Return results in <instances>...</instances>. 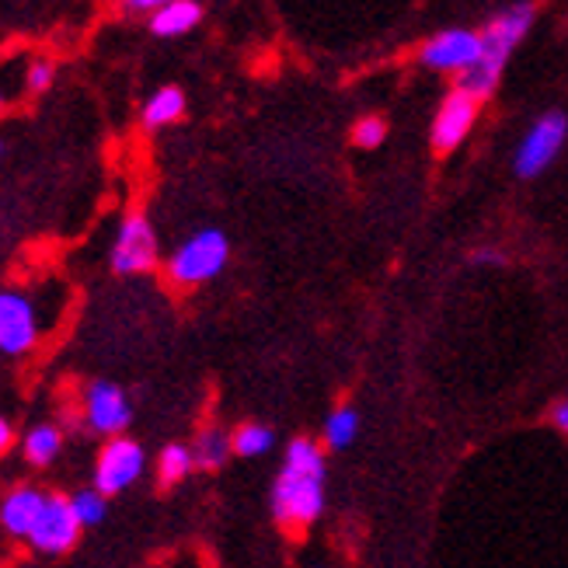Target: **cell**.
<instances>
[{
	"label": "cell",
	"instance_id": "cell-21",
	"mask_svg": "<svg viewBox=\"0 0 568 568\" xmlns=\"http://www.w3.org/2000/svg\"><path fill=\"white\" fill-rule=\"evenodd\" d=\"M53 81H57V63H53V60H45V57L32 60L29 70H24V88H29L32 94H42Z\"/></svg>",
	"mask_w": 568,
	"mask_h": 568
},
{
	"label": "cell",
	"instance_id": "cell-27",
	"mask_svg": "<svg viewBox=\"0 0 568 568\" xmlns=\"http://www.w3.org/2000/svg\"><path fill=\"white\" fill-rule=\"evenodd\" d=\"M4 109H8V98H4V91H0V115H4Z\"/></svg>",
	"mask_w": 568,
	"mask_h": 568
},
{
	"label": "cell",
	"instance_id": "cell-12",
	"mask_svg": "<svg viewBox=\"0 0 568 568\" xmlns=\"http://www.w3.org/2000/svg\"><path fill=\"white\" fill-rule=\"evenodd\" d=\"M45 496L49 491L36 485H14L11 491H4V499H0V527L18 540H29L39 513L45 506Z\"/></svg>",
	"mask_w": 568,
	"mask_h": 568
},
{
	"label": "cell",
	"instance_id": "cell-9",
	"mask_svg": "<svg viewBox=\"0 0 568 568\" xmlns=\"http://www.w3.org/2000/svg\"><path fill=\"white\" fill-rule=\"evenodd\" d=\"M81 415L91 433L98 436H126L130 423H133V405L126 398V390L112 381H91L84 387V402H81Z\"/></svg>",
	"mask_w": 568,
	"mask_h": 568
},
{
	"label": "cell",
	"instance_id": "cell-4",
	"mask_svg": "<svg viewBox=\"0 0 568 568\" xmlns=\"http://www.w3.org/2000/svg\"><path fill=\"white\" fill-rule=\"evenodd\" d=\"M227 262H231L227 234L216 227H203L171 252V258L164 262V273L179 290H192L216 280L227 268Z\"/></svg>",
	"mask_w": 568,
	"mask_h": 568
},
{
	"label": "cell",
	"instance_id": "cell-26",
	"mask_svg": "<svg viewBox=\"0 0 568 568\" xmlns=\"http://www.w3.org/2000/svg\"><path fill=\"white\" fill-rule=\"evenodd\" d=\"M475 258H478V262H503V255H496V252H478Z\"/></svg>",
	"mask_w": 568,
	"mask_h": 568
},
{
	"label": "cell",
	"instance_id": "cell-11",
	"mask_svg": "<svg viewBox=\"0 0 568 568\" xmlns=\"http://www.w3.org/2000/svg\"><path fill=\"white\" fill-rule=\"evenodd\" d=\"M481 57V36L467 32V29H450L439 32L423 45V63L433 70H471Z\"/></svg>",
	"mask_w": 568,
	"mask_h": 568
},
{
	"label": "cell",
	"instance_id": "cell-3",
	"mask_svg": "<svg viewBox=\"0 0 568 568\" xmlns=\"http://www.w3.org/2000/svg\"><path fill=\"white\" fill-rule=\"evenodd\" d=\"M534 14H537L534 4H516V8L503 11L499 18H491L485 24V32H481V57H478V63L471 70L460 73L457 88L467 91L471 98H478V102L496 91L503 70H506L509 53L516 49V42H520L530 32Z\"/></svg>",
	"mask_w": 568,
	"mask_h": 568
},
{
	"label": "cell",
	"instance_id": "cell-10",
	"mask_svg": "<svg viewBox=\"0 0 568 568\" xmlns=\"http://www.w3.org/2000/svg\"><path fill=\"white\" fill-rule=\"evenodd\" d=\"M475 119H478V98L454 88L447 94V102L439 105V115L433 122V151L450 154L454 146H460V140L471 133Z\"/></svg>",
	"mask_w": 568,
	"mask_h": 568
},
{
	"label": "cell",
	"instance_id": "cell-8",
	"mask_svg": "<svg viewBox=\"0 0 568 568\" xmlns=\"http://www.w3.org/2000/svg\"><path fill=\"white\" fill-rule=\"evenodd\" d=\"M565 136H568V115L565 112H545L540 115L530 133L524 136V143L516 146V158H513V168L520 179H537L540 171H545L565 146Z\"/></svg>",
	"mask_w": 568,
	"mask_h": 568
},
{
	"label": "cell",
	"instance_id": "cell-7",
	"mask_svg": "<svg viewBox=\"0 0 568 568\" xmlns=\"http://www.w3.org/2000/svg\"><path fill=\"white\" fill-rule=\"evenodd\" d=\"M81 520H78V513H73L70 506V496H60V491H49L45 496V506L39 513V520L29 534V545L32 551L39 555H49V558H57V555H67L78 548V540H81Z\"/></svg>",
	"mask_w": 568,
	"mask_h": 568
},
{
	"label": "cell",
	"instance_id": "cell-13",
	"mask_svg": "<svg viewBox=\"0 0 568 568\" xmlns=\"http://www.w3.org/2000/svg\"><path fill=\"white\" fill-rule=\"evenodd\" d=\"M200 18H203L200 0H175V4H164L151 14V32L161 39H175L192 32Z\"/></svg>",
	"mask_w": 568,
	"mask_h": 568
},
{
	"label": "cell",
	"instance_id": "cell-24",
	"mask_svg": "<svg viewBox=\"0 0 568 568\" xmlns=\"http://www.w3.org/2000/svg\"><path fill=\"white\" fill-rule=\"evenodd\" d=\"M14 447V426L8 415H0V457H8Z\"/></svg>",
	"mask_w": 568,
	"mask_h": 568
},
{
	"label": "cell",
	"instance_id": "cell-28",
	"mask_svg": "<svg viewBox=\"0 0 568 568\" xmlns=\"http://www.w3.org/2000/svg\"><path fill=\"white\" fill-rule=\"evenodd\" d=\"M0 154H4V143H0Z\"/></svg>",
	"mask_w": 568,
	"mask_h": 568
},
{
	"label": "cell",
	"instance_id": "cell-6",
	"mask_svg": "<svg viewBox=\"0 0 568 568\" xmlns=\"http://www.w3.org/2000/svg\"><path fill=\"white\" fill-rule=\"evenodd\" d=\"M146 467V454L133 436H112L102 443V450L94 457V475L91 485L102 491V496H119L140 481Z\"/></svg>",
	"mask_w": 568,
	"mask_h": 568
},
{
	"label": "cell",
	"instance_id": "cell-15",
	"mask_svg": "<svg viewBox=\"0 0 568 568\" xmlns=\"http://www.w3.org/2000/svg\"><path fill=\"white\" fill-rule=\"evenodd\" d=\"M185 115V94L182 88H158L143 105V126L146 130H164L171 122H179Z\"/></svg>",
	"mask_w": 568,
	"mask_h": 568
},
{
	"label": "cell",
	"instance_id": "cell-16",
	"mask_svg": "<svg viewBox=\"0 0 568 568\" xmlns=\"http://www.w3.org/2000/svg\"><path fill=\"white\" fill-rule=\"evenodd\" d=\"M231 454H234L231 436L220 426L200 429V436H195V443H192V457H195V467H200V471H220Z\"/></svg>",
	"mask_w": 568,
	"mask_h": 568
},
{
	"label": "cell",
	"instance_id": "cell-20",
	"mask_svg": "<svg viewBox=\"0 0 568 568\" xmlns=\"http://www.w3.org/2000/svg\"><path fill=\"white\" fill-rule=\"evenodd\" d=\"M70 506H73V513H78V520H81V527H98L105 520V513H109V496H102L94 485L91 488H78L70 496Z\"/></svg>",
	"mask_w": 568,
	"mask_h": 568
},
{
	"label": "cell",
	"instance_id": "cell-25",
	"mask_svg": "<svg viewBox=\"0 0 568 568\" xmlns=\"http://www.w3.org/2000/svg\"><path fill=\"white\" fill-rule=\"evenodd\" d=\"M551 423H555V426H558V429L568 436V398L555 405V412H551Z\"/></svg>",
	"mask_w": 568,
	"mask_h": 568
},
{
	"label": "cell",
	"instance_id": "cell-1",
	"mask_svg": "<svg viewBox=\"0 0 568 568\" xmlns=\"http://www.w3.org/2000/svg\"><path fill=\"white\" fill-rule=\"evenodd\" d=\"M325 509V457L307 436L290 439L286 460L273 485V516L290 534L307 530Z\"/></svg>",
	"mask_w": 568,
	"mask_h": 568
},
{
	"label": "cell",
	"instance_id": "cell-5",
	"mask_svg": "<svg viewBox=\"0 0 568 568\" xmlns=\"http://www.w3.org/2000/svg\"><path fill=\"white\" fill-rule=\"evenodd\" d=\"M161 262V244H158V231L146 220V213H126L122 224L115 231L112 252H109V265L115 276H143L158 268Z\"/></svg>",
	"mask_w": 568,
	"mask_h": 568
},
{
	"label": "cell",
	"instance_id": "cell-22",
	"mask_svg": "<svg viewBox=\"0 0 568 568\" xmlns=\"http://www.w3.org/2000/svg\"><path fill=\"white\" fill-rule=\"evenodd\" d=\"M384 136H387V126H384V119H377V115L359 119V122H356V130H353L356 146H366V151H374V146H381Z\"/></svg>",
	"mask_w": 568,
	"mask_h": 568
},
{
	"label": "cell",
	"instance_id": "cell-19",
	"mask_svg": "<svg viewBox=\"0 0 568 568\" xmlns=\"http://www.w3.org/2000/svg\"><path fill=\"white\" fill-rule=\"evenodd\" d=\"M273 443H276L273 429L262 423H244L231 433V447L237 457H262L273 450Z\"/></svg>",
	"mask_w": 568,
	"mask_h": 568
},
{
	"label": "cell",
	"instance_id": "cell-2",
	"mask_svg": "<svg viewBox=\"0 0 568 568\" xmlns=\"http://www.w3.org/2000/svg\"><path fill=\"white\" fill-rule=\"evenodd\" d=\"M53 290H60V283L45 290L36 286L0 290V356L4 359L32 356L45 332L53 328V321H60Z\"/></svg>",
	"mask_w": 568,
	"mask_h": 568
},
{
	"label": "cell",
	"instance_id": "cell-17",
	"mask_svg": "<svg viewBox=\"0 0 568 568\" xmlns=\"http://www.w3.org/2000/svg\"><path fill=\"white\" fill-rule=\"evenodd\" d=\"M192 471H195L192 447H185V443H168V447L161 450V457H158V485L171 488V485L185 481Z\"/></svg>",
	"mask_w": 568,
	"mask_h": 568
},
{
	"label": "cell",
	"instance_id": "cell-14",
	"mask_svg": "<svg viewBox=\"0 0 568 568\" xmlns=\"http://www.w3.org/2000/svg\"><path fill=\"white\" fill-rule=\"evenodd\" d=\"M21 454L32 467H49L63 454V426L57 423H39L24 433L21 439Z\"/></svg>",
	"mask_w": 568,
	"mask_h": 568
},
{
	"label": "cell",
	"instance_id": "cell-18",
	"mask_svg": "<svg viewBox=\"0 0 568 568\" xmlns=\"http://www.w3.org/2000/svg\"><path fill=\"white\" fill-rule=\"evenodd\" d=\"M356 433H359V412L353 405H342V408H335L328 415V423H325V443H328V450H349Z\"/></svg>",
	"mask_w": 568,
	"mask_h": 568
},
{
	"label": "cell",
	"instance_id": "cell-23",
	"mask_svg": "<svg viewBox=\"0 0 568 568\" xmlns=\"http://www.w3.org/2000/svg\"><path fill=\"white\" fill-rule=\"evenodd\" d=\"M122 8L126 11H133V14H140V11H158V8H164V4H175V0H119Z\"/></svg>",
	"mask_w": 568,
	"mask_h": 568
}]
</instances>
